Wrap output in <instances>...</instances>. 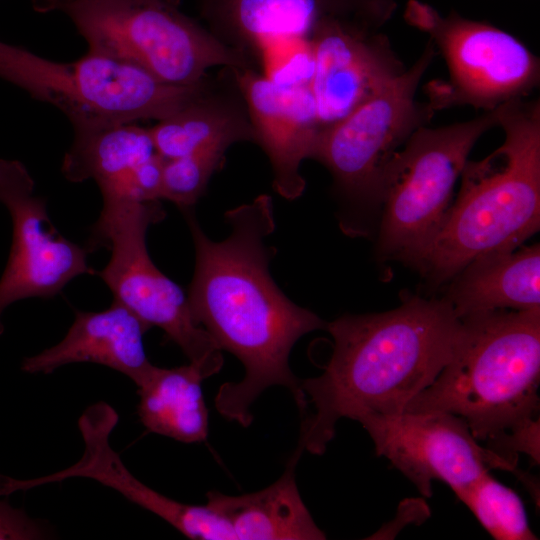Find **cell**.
I'll return each mask as SVG.
<instances>
[{
	"label": "cell",
	"instance_id": "obj_1",
	"mask_svg": "<svg viewBox=\"0 0 540 540\" xmlns=\"http://www.w3.org/2000/svg\"><path fill=\"white\" fill-rule=\"evenodd\" d=\"M195 248V268L188 302L195 321L221 350L235 355L245 375L220 386L217 411L242 426L252 422L250 407L267 388L280 385L293 395L301 412L306 398L289 366L295 343L326 328L312 311L292 302L274 282L269 265L276 250L267 238L275 230L271 196L225 212L230 234L213 241L202 230L192 208L182 209Z\"/></svg>",
	"mask_w": 540,
	"mask_h": 540
},
{
	"label": "cell",
	"instance_id": "obj_2",
	"mask_svg": "<svg viewBox=\"0 0 540 540\" xmlns=\"http://www.w3.org/2000/svg\"><path fill=\"white\" fill-rule=\"evenodd\" d=\"M460 325L444 298L420 296L393 310L327 323L331 357L321 375L300 380L307 412L298 447L321 455L341 418L403 413L447 364Z\"/></svg>",
	"mask_w": 540,
	"mask_h": 540
},
{
	"label": "cell",
	"instance_id": "obj_3",
	"mask_svg": "<svg viewBox=\"0 0 540 540\" xmlns=\"http://www.w3.org/2000/svg\"><path fill=\"white\" fill-rule=\"evenodd\" d=\"M503 143L467 160L456 200L416 267L435 285L472 261L520 247L540 228V102L525 98L499 108Z\"/></svg>",
	"mask_w": 540,
	"mask_h": 540
},
{
	"label": "cell",
	"instance_id": "obj_4",
	"mask_svg": "<svg viewBox=\"0 0 540 540\" xmlns=\"http://www.w3.org/2000/svg\"><path fill=\"white\" fill-rule=\"evenodd\" d=\"M447 364L404 412L461 417L490 446L539 422L540 309L461 318Z\"/></svg>",
	"mask_w": 540,
	"mask_h": 540
},
{
	"label": "cell",
	"instance_id": "obj_5",
	"mask_svg": "<svg viewBox=\"0 0 540 540\" xmlns=\"http://www.w3.org/2000/svg\"><path fill=\"white\" fill-rule=\"evenodd\" d=\"M35 11L61 12L88 50L135 65L178 86L206 78L209 69L247 67L244 53L183 13L174 0H32Z\"/></svg>",
	"mask_w": 540,
	"mask_h": 540
},
{
	"label": "cell",
	"instance_id": "obj_6",
	"mask_svg": "<svg viewBox=\"0 0 540 540\" xmlns=\"http://www.w3.org/2000/svg\"><path fill=\"white\" fill-rule=\"evenodd\" d=\"M0 77L60 110L74 128L161 120L199 96L209 82L178 86L135 65L88 50L57 62L0 41Z\"/></svg>",
	"mask_w": 540,
	"mask_h": 540
},
{
	"label": "cell",
	"instance_id": "obj_7",
	"mask_svg": "<svg viewBox=\"0 0 540 540\" xmlns=\"http://www.w3.org/2000/svg\"><path fill=\"white\" fill-rule=\"evenodd\" d=\"M499 108L467 121L421 126L395 153L380 185V257L418 266L447 216L472 148L498 126Z\"/></svg>",
	"mask_w": 540,
	"mask_h": 540
},
{
	"label": "cell",
	"instance_id": "obj_8",
	"mask_svg": "<svg viewBox=\"0 0 540 540\" xmlns=\"http://www.w3.org/2000/svg\"><path fill=\"white\" fill-rule=\"evenodd\" d=\"M428 40L403 74L319 136L312 159L333 179L342 213V229L354 234L358 213L378 210L383 173L396 152L434 111L416 99L417 89L436 55Z\"/></svg>",
	"mask_w": 540,
	"mask_h": 540
},
{
	"label": "cell",
	"instance_id": "obj_9",
	"mask_svg": "<svg viewBox=\"0 0 540 540\" xmlns=\"http://www.w3.org/2000/svg\"><path fill=\"white\" fill-rule=\"evenodd\" d=\"M159 200L103 201L88 248L107 247L111 256L98 272L114 296L149 329L160 328L205 378L223 366L222 350L199 325L181 287L152 261L146 246L148 228L165 218Z\"/></svg>",
	"mask_w": 540,
	"mask_h": 540
},
{
	"label": "cell",
	"instance_id": "obj_10",
	"mask_svg": "<svg viewBox=\"0 0 540 540\" xmlns=\"http://www.w3.org/2000/svg\"><path fill=\"white\" fill-rule=\"evenodd\" d=\"M404 19L429 35L447 66L448 79L425 88L434 112L459 106L492 111L539 85V58L504 30L454 11L442 15L420 0L407 2Z\"/></svg>",
	"mask_w": 540,
	"mask_h": 540
},
{
	"label": "cell",
	"instance_id": "obj_11",
	"mask_svg": "<svg viewBox=\"0 0 540 540\" xmlns=\"http://www.w3.org/2000/svg\"><path fill=\"white\" fill-rule=\"evenodd\" d=\"M378 456L402 472L422 496L442 481L454 494L492 469L516 472L517 465L483 447L459 416L442 411L366 415L358 420Z\"/></svg>",
	"mask_w": 540,
	"mask_h": 540
},
{
	"label": "cell",
	"instance_id": "obj_12",
	"mask_svg": "<svg viewBox=\"0 0 540 540\" xmlns=\"http://www.w3.org/2000/svg\"><path fill=\"white\" fill-rule=\"evenodd\" d=\"M35 182L18 160L0 159V204L12 223L9 257L0 277L1 316L16 301L51 298L73 279L95 274L88 250L64 237L53 225L44 198L34 194Z\"/></svg>",
	"mask_w": 540,
	"mask_h": 540
},
{
	"label": "cell",
	"instance_id": "obj_13",
	"mask_svg": "<svg viewBox=\"0 0 540 540\" xmlns=\"http://www.w3.org/2000/svg\"><path fill=\"white\" fill-rule=\"evenodd\" d=\"M384 25L363 17L322 22L309 39L310 88L321 133L404 73Z\"/></svg>",
	"mask_w": 540,
	"mask_h": 540
},
{
	"label": "cell",
	"instance_id": "obj_14",
	"mask_svg": "<svg viewBox=\"0 0 540 540\" xmlns=\"http://www.w3.org/2000/svg\"><path fill=\"white\" fill-rule=\"evenodd\" d=\"M118 420V413L104 401L89 406L78 419L84 443L81 458L64 470L35 479L16 480L0 475V495L74 477L89 478L118 491L190 539H236L229 521L209 504L190 505L175 501L148 487L127 469L109 440Z\"/></svg>",
	"mask_w": 540,
	"mask_h": 540
},
{
	"label": "cell",
	"instance_id": "obj_15",
	"mask_svg": "<svg viewBox=\"0 0 540 540\" xmlns=\"http://www.w3.org/2000/svg\"><path fill=\"white\" fill-rule=\"evenodd\" d=\"M245 102L254 142L266 153L274 190L287 200L305 189L300 166L312 158L321 134L310 83L278 84L251 68L229 69Z\"/></svg>",
	"mask_w": 540,
	"mask_h": 540
},
{
	"label": "cell",
	"instance_id": "obj_16",
	"mask_svg": "<svg viewBox=\"0 0 540 540\" xmlns=\"http://www.w3.org/2000/svg\"><path fill=\"white\" fill-rule=\"evenodd\" d=\"M396 7L395 0H199L208 29L245 55L275 43L309 41L331 18L363 17L385 25Z\"/></svg>",
	"mask_w": 540,
	"mask_h": 540
},
{
	"label": "cell",
	"instance_id": "obj_17",
	"mask_svg": "<svg viewBox=\"0 0 540 540\" xmlns=\"http://www.w3.org/2000/svg\"><path fill=\"white\" fill-rule=\"evenodd\" d=\"M164 159L150 128L137 122L74 128L61 172L74 183L93 180L103 201L160 200Z\"/></svg>",
	"mask_w": 540,
	"mask_h": 540
},
{
	"label": "cell",
	"instance_id": "obj_18",
	"mask_svg": "<svg viewBox=\"0 0 540 540\" xmlns=\"http://www.w3.org/2000/svg\"><path fill=\"white\" fill-rule=\"evenodd\" d=\"M147 330L133 312L115 300L102 311L75 310L65 337L25 358L21 369L49 374L67 364L96 363L124 374L137 386L153 366L144 348Z\"/></svg>",
	"mask_w": 540,
	"mask_h": 540
},
{
	"label": "cell",
	"instance_id": "obj_19",
	"mask_svg": "<svg viewBox=\"0 0 540 540\" xmlns=\"http://www.w3.org/2000/svg\"><path fill=\"white\" fill-rule=\"evenodd\" d=\"M451 280L443 298L459 319L493 310L540 309V246L478 258Z\"/></svg>",
	"mask_w": 540,
	"mask_h": 540
},
{
	"label": "cell",
	"instance_id": "obj_20",
	"mask_svg": "<svg viewBox=\"0 0 540 540\" xmlns=\"http://www.w3.org/2000/svg\"><path fill=\"white\" fill-rule=\"evenodd\" d=\"M303 450L290 457L282 476L260 491L229 496L207 493V504L231 524L238 540H323L325 533L315 524L295 480V468Z\"/></svg>",
	"mask_w": 540,
	"mask_h": 540
},
{
	"label": "cell",
	"instance_id": "obj_21",
	"mask_svg": "<svg viewBox=\"0 0 540 540\" xmlns=\"http://www.w3.org/2000/svg\"><path fill=\"white\" fill-rule=\"evenodd\" d=\"M207 89L150 128L157 153L164 159L191 154L206 146L254 141L245 102Z\"/></svg>",
	"mask_w": 540,
	"mask_h": 540
},
{
	"label": "cell",
	"instance_id": "obj_22",
	"mask_svg": "<svg viewBox=\"0 0 540 540\" xmlns=\"http://www.w3.org/2000/svg\"><path fill=\"white\" fill-rule=\"evenodd\" d=\"M202 371L193 363L173 368L155 365L137 385V412L150 432L184 443L205 441L208 410Z\"/></svg>",
	"mask_w": 540,
	"mask_h": 540
},
{
	"label": "cell",
	"instance_id": "obj_23",
	"mask_svg": "<svg viewBox=\"0 0 540 540\" xmlns=\"http://www.w3.org/2000/svg\"><path fill=\"white\" fill-rule=\"evenodd\" d=\"M473 513L481 526L497 540H535L519 495L483 474L455 494Z\"/></svg>",
	"mask_w": 540,
	"mask_h": 540
},
{
	"label": "cell",
	"instance_id": "obj_24",
	"mask_svg": "<svg viewBox=\"0 0 540 540\" xmlns=\"http://www.w3.org/2000/svg\"><path fill=\"white\" fill-rule=\"evenodd\" d=\"M230 146L218 143L182 157L164 160L160 198L173 202L181 210L193 208L205 192L211 176L223 165Z\"/></svg>",
	"mask_w": 540,
	"mask_h": 540
},
{
	"label": "cell",
	"instance_id": "obj_25",
	"mask_svg": "<svg viewBox=\"0 0 540 540\" xmlns=\"http://www.w3.org/2000/svg\"><path fill=\"white\" fill-rule=\"evenodd\" d=\"M46 529L22 510L0 501V539H44Z\"/></svg>",
	"mask_w": 540,
	"mask_h": 540
}]
</instances>
